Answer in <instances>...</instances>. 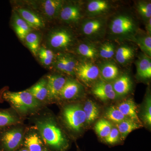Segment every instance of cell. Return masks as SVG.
I'll list each match as a JSON object with an SVG mask.
<instances>
[{
  "label": "cell",
  "mask_w": 151,
  "mask_h": 151,
  "mask_svg": "<svg viewBox=\"0 0 151 151\" xmlns=\"http://www.w3.org/2000/svg\"><path fill=\"white\" fill-rule=\"evenodd\" d=\"M146 30H147V34L151 35V18L146 23Z\"/></svg>",
  "instance_id": "cell-37"
},
{
  "label": "cell",
  "mask_w": 151,
  "mask_h": 151,
  "mask_svg": "<svg viewBox=\"0 0 151 151\" xmlns=\"http://www.w3.org/2000/svg\"><path fill=\"white\" fill-rule=\"evenodd\" d=\"M42 151H47V150L46 149L44 148L43 149V150H42Z\"/></svg>",
  "instance_id": "cell-39"
},
{
  "label": "cell",
  "mask_w": 151,
  "mask_h": 151,
  "mask_svg": "<svg viewBox=\"0 0 151 151\" xmlns=\"http://www.w3.org/2000/svg\"><path fill=\"white\" fill-rule=\"evenodd\" d=\"M37 55L42 65L48 67L53 65L56 54L48 47L42 46L39 49Z\"/></svg>",
  "instance_id": "cell-29"
},
{
  "label": "cell",
  "mask_w": 151,
  "mask_h": 151,
  "mask_svg": "<svg viewBox=\"0 0 151 151\" xmlns=\"http://www.w3.org/2000/svg\"><path fill=\"white\" fill-rule=\"evenodd\" d=\"M35 125L42 141L50 148L56 151L68 148V140L53 118L47 116L38 119Z\"/></svg>",
  "instance_id": "cell-1"
},
{
  "label": "cell",
  "mask_w": 151,
  "mask_h": 151,
  "mask_svg": "<svg viewBox=\"0 0 151 151\" xmlns=\"http://www.w3.org/2000/svg\"><path fill=\"white\" fill-rule=\"evenodd\" d=\"M65 1L62 0H45L42 1L40 8L47 19L50 20L58 17L60 12Z\"/></svg>",
  "instance_id": "cell-16"
},
{
  "label": "cell",
  "mask_w": 151,
  "mask_h": 151,
  "mask_svg": "<svg viewBox=\"0 0 151 151\" xmlns=\"http://www.w3.org/2000/svg\"><path fill=\"white\" fill-rule=\"evenodd\" d=\"M83 109L86 116V124L89 125L91 124L99 117L100 114L99 108L92 100H86Z\"/></svg>",
  "instance_id": "cell-25"
},
{
  "label": "cell",
  "mask_w": 151,
  "mask_h": 151,
  "mask_svg": "<svg viewBox=\"0 0 151 151\" xmlns=\"http://www.w3.org/2000/svg\"><path fill=\"white\" fill-rule=\"evenodd\" d=\"M135 55V48L128 44H123L116 49L115 58L117 62L122 65L129 64Z\"/></svg>",
  "instance_id": "cell-18"
},
{
  "label": "cell",
  "mask_w": 151,
  "mask_h": 151,
  "mask_svg": "<svg viewBox=\"0 0 151 151\" xmlns=\"http://www.w3.org/2000/svg\"><path fill=\"white\" fill-rule=\"evenodd\" d=\"M63 118L68 128L73 132H80L86 123L83 108L78 104L67 105L62 112Z\"/></svg>",
  "instance_id": "cell-6"
},
{
  "label": "cell",
  "mask_w": 151,
  "mask_h": 151,
  "mask_svg": "<svg viewBox=\"0 0 151 151\" xmlns=\"http://www.w3.org/2000/svg\"><path fill=\"white\" fill-rule=\"evenodd\" d=\"M48 100H54L59 97L67 78L61 74H51L47 76Z\"/></svg>",
  "instance_id": "cell-10"
},
{
  "label": "cell",
  "mask_w": 151,
  "mask_h": 151,
  "mask_svg": "<svg viewBox=\"0 0 151 151\" xmlns=\"http://www.w3.org/2000/svg\"><path fill=\"white\" fill-rule=\"evenodd\" d=\"M83 91V86L77 80L67 78L58 98L65 100H73L78 97Z\"/></svg>",
  "instance_id": "cell-11"
},
{
  "label": "cell",
  "mask_w": 151,
  "mask_h": 151,
  "mask_svg": "<svg viewBox=\"0 0 151 151\" xmlns=\"http://www.w3.org/2000/svg\"><path fill=\"white\" fill-rule=\"evenodd\" d=\"M19 122V119L14 113L6 111H0V129Z\"/></svg>",
  "instance_id": "cell-32"
},
{
  "label": "cell",
  "mask_w": 151,
  "mask_h": 151,
  "mask_svg": "<svg viewBox=\"0 0 151 151\" xmlns=\"http://www.w3.org/2000/svg\"><path fill=\"white\" fill-rule=\"evenodd\" d=\"M92 93L102 101L113 100L117 95L113 90L112 84L101 79L97 80L93 85Z\"/></svg>",
  "instance_id": "cell-12"
},
{
  "label": "cell",
  "mask_w": 151,
  "mask_h": 151,
  "mask_svg": "<svg viewBox=\"0 0 151 151\" xmlns=\"http://www.w3.org/2000/svg\"><path fill=\"white\" fill-rule=\"evenodd\" d=\"M136 7L138 13L146 23L151 18V2L139 1L137 3Z\"/></svg>",
  "instance_id": "cell-33"
},
{
  "label": "cell",
  "mask_w": 151,
  "mask_h": 151,
  "mask_svg": "<svg viewBox=\"0 0 151 151\" xmlns=\"http://www.w3.org/2000/svg\"><path fill=\"white\" fill-rule=\"evenodd\" d=\"M105 116L106 119L117 124L128 119L117 107L114 106H111L108 108L105 112Z\"/></svg>",
  "instance_id": "cell-34"
},
{
  "label": "cell",
  "mask_w": 151,
  "mask_h": 151,
  "mask_svg": "<svg viewBox=\"0 0 151 151\" xmlns=\"http://www.w3.org/2000/svg\"><path fill=\"white\" fill-rule=\"evenodd\" d=\"M23 131L20 128H16L5 132L1 141L4 148L7 151L14 150L19 146L23 139Z\"/></svg>",
  "instance_id": "cell-9"
},
{
  "label": "cell",
  "mask_w": 151,
  "mask_h": 151,
  "mask_svg": "<svg viewBox=\"0 0 151 151\" xmlns=\"http://www.w3.org/2000/svg\"><path fill=\"white\" fill-rule=\"evenodd\" d=\"M17 11L19 15L32 29H38L44 27L43 19L35 12L23 8H19L17 9Z\"/></svg>",
  "instance_id": "cell-17"
},
{
  "label": "cell",
  "mask_w": 151,
  "mask_h": 151,
  "mask_svg": "<svg viewBox=\"0 0 151 151\" xmlns=\"http://www.w3.org/2000/svg\"><path fill=\"white\" fill-rule=\"evenodd\" d=\"M113 128L111 122L104 119L99 120L94 126V129L97 134L103 139L109 135Z\"/></svg>",
  "instance_id": "cell-31"
},
{
  "label": "cell",
  "mask_w": 151,
  "mask_h": 151,
  "mask_svg": "<svg viewBox=\"0 0 151 151\" xmlns=\"http://www.w3.org/2000/svg\"><path fill=\"white\" fill-rule=\"evenodd\" d=\"M76 52L83 58V60L94 62L99 57L98 46L94 42L84 41L77 44Z\"/></svg>",
  "instance_id": "cell-14"
},
{
  "label": "cell",
  "mask_w": 151,
  "mask_h": 151,
  "mask_svg": "<svg viewBox=\"0 0 151 151\" xmlns=\"http://www.w3.org/2000/svg\"><path fill=\"white\" fill-rule=\"evenodd\" d=\"M82 16V9L80 4L75 2H65L58 17L65 23L75 24L81 20Z\"/></svg>",
  "instance_id": "cell-8"
},
{
  "label": "cell",
  "mask_w": 151,
  "mask_h": 151,
  "mask_svg": "<svg viewBox=\"0 0 151 151\" xmlns=\"http://www.w3.org/2000/svg\"><path fill=\"white\" fill-rule=\"evenodd\" d=\"M12 25L18 37L22 41H24L26 36L32 31L16 12H14L13 14Z\"/></svg>",
  "instance_id": "cell-20"
},
{
  "label": "cell",
  "mask_w": 151,
  "mask_h": 151,
  "mask_svg": "<svg viewBox=\"0 0 151 151\" xmlns=\"http://www.w3.org/2000/svg\"><path fill=\"white\" fill-rule=\"evenodd\" d=\"M143 120L146 124L150 127L151 125V99L150 95L148 94L143 115Z\"/></svg>",
  "instance_id": "cell-36"
},
{
  "label": "cell",
  "mask_w": 151,
  "mask_h": 151,
  "mask_svg": "<svg viewBox=\"0 0 151 151\" xmlns=\"http://www.w3.org/2000/svg\"><path fill=\"white\" fill-rule=\"evenodd\" d=\"M113 90L117 96L127 95L132 89V82L131 78L127 74H123L119 76L113 81Z\"/></svg>",
  "instance_id": "cell-21"
},
{
  "label": "cell",
  "mask_w": 151,
  "mask_h": 151,
  "mask_svg": "<svg viewBox=\"0 0 151 151\" xmlns=\"http://www.w3.org/2000/svg\"><path fill=\"white\" fill-rule=\"evenodd\" d=\"M141 127V124L129 119L117 124V128L120 133L121 140H124L131 132L139 129Z\"/></svg>",
  "instance_id": "cell-26"
},
{
  "label": "cell",
  "mask_w": 151,
  "mask_h": 151,
  "mask_svg": "<svg viewBox=\"0 0 151 151\" xmlns=\"http://www.w3.org/2000/svg\"><path fill=\"white\" fill-rule=\"evenodd\" d=\"M117 108L128 119L141 125L140 120L138 116L137 106L132 99H127L122 101Z\"/></svg>",
  "instance_id": "cell-22"
},
{
  "label": "cell",
  "mask_w": 151,
  "mask_h": 151,
  "mask_svg": "<svg viewBox=\"0 0 151 151\" xmlns=\"http://www.w3.org/2000/svg\"><path fill=\"white\" fill-rule=\"evenodd\" d=\"M24 145L29 151H42L43 150V141L39 133L32 132L25 138Z\"/></svg>",
  "instance_id": "cell-24"
},
{
  "label": "cell",
  "mask_w": 151,
  "mask_h": 151,
  "mask_svg": "<svg viewBox=\"0 0 151 151\" xmlns=\"http://www.w3.org/2000/svg\"></svg>",
  "instance_id": "cell-40"
},
{
  "label": "cell",
  "mask_w": 151,
  "mask_h": 151,
  "mask_svg": "<svg viewBox=\"0 0 151 151\" xmlns=\"http://www.w3.org/2000/svg\"><path fill=\"white\" fill-rule=\"evenodd\" d=\"M41 37L40 34L32 31L26 36L24 40L27 46L30 51L37 56L40 47Z\"/></svg>",
  "instance_id": "cell-30"
},
{
  "label": "cell",
  "mask_w": 151,
  "mask_h": 151,
  "mask_svg": "<svg viewBox=\"0 0 151 151\" xmlns=\"http://www.w3.org/2000/svg\"><path fill=\"white\" fill-rule=\"evenodd\" d=\"M2 96L4 100L23 115L35 112L41 106L40 102L27 90L18 92L6 91L3 92Z\"/></svg>",
  "instance_id": "cell-3"
},
{
  "label": "cell",
  "mask_w": 151,
  "mask_h": 151,
  "mask_svg": "<svg viewBox=\"0 0 151 151\" xmlns=\"http://www.w3.org/2000/svg\"><path fill=\"white\" fill-rule=\"evenodd\" d=\"M76 42L73 33L66 28H58L51 31L47 38L49 48L58 52L68 51L76 45Z\"/></svg>",
  "instance_id": "cell-4"
},
{
  "label": "cell",
  "mask_w": 151,
  "mask_h": 151,
  "mask_svg": "<svg viewBox=\"0 0 151 151\" xmlns=\"http://www.w3.org/2000/svg\"><path fill=\"white\" fill-rule=\"evenodd\" d=\"M107 22L102 17L89 18L81 24V32L89 41L94 42L103 39L106 34Z\"/></svg>",
  "instance_id": "cell-5"
},
{
  "label": "cell",
  "mask_w": 151,
  "mask_h": 151,
  "mask_svg": "<svg viewBox=\"0 0 151 151\" xmlns=\"http://www.w3.org/2000/svg\"><path fill=\"white\" fill-rule=\"evenodd\" d=\"M137 75L143 79H150L151 77V58L142 52L136 60Z\"/></svg>",
  "instance_id": "cell-19"
},
{
  "label": "cell",
  "mask_w": 151,
  "mask_h": 151,
  "mask_svg": "<svg viewBox=\"0 0 151 151\" xmlns=\"http://www.w3.org/2000/svg\"><path fill=\"white\" fill-rule=\"evenodd\" d=\"M27 90L40 102L48 99V89L46 78H41Z\"/></svg>",
  "instance_id": "cell-23"
},
{
  "label": "cell",
  "mask_w": 151,
  "mask_h": 151,
  "mask_svg": "<svg viewBox=\"0 0 151 151\" xmlns=\"http://www.w3.org/2000/svg\"><path fill=\"white\" fill-rule=\"evenodd\" d=\"M75 76L86 85L97 81L100 76V70L97 64L91 61H78L75 69Z\"/></svg>",
  "instance_id": "cell-7"
},
{
  "label": "cell",
  "mask_w": 151,
  "mask_h": 151,
  "mask_svg": "<svg viewBox=\"0 0 151 151\" xmlns=\"http://www.w3.org/2000/svg\"><path fill=\"white\" fill-rule=\"evenodd\" d=\"M100 70V76L104 81L109 82L114 81L119 77L120 70L113 60H104L97 64Z\"/></svg>",
  "instance_id": "cell-13"
},
{
  "label": "cell",
  "mask_w": 151,
  "mask_h": 151,
  "mask_svg": "<svg viewBox=\"0 0 151 151\" xmlns=\"http://www.w3.org/2000/svg\"><path fill=\"white\" fill-rule=\"evenodd\" d=\"M109 34L113 40L132 41L138 34L137 22L131 15L126 13L114 16L107 24Z\"/></svg>",
  "instance_id": "cell-2"
},
{
  "label": "cell",
  "mask_w": 151,
  "mask_h": 151,
  "mask_svg": "<svg viewBox=\"0 0 151 151\" xmlns=\"http://www.w3.org/2000/svg\"><path fill=\"white\" fill-rule=\"evenodd\" d=\"M111 4L105 0H92L87 3L86 12L89 18L99 17L109 12Z\"/></svg>",
  "instance_id": "cell-15"
},
{
  "label": "cell",
  "mask_w": 151,
  "mask_h": 151,
  "mask_svg": "<svg viewBox=\"0 0 151 151\" xmlns=\"http://www.w3.org/2000/svg\"><path fill=\"white\" fill-rule=\"evenodd\" d=\"M105 143L109 145H116L121 141V136L117 128H113L109 135L104 139Z\"/></svg>",
  "instance_id": "cell-35"
},
{
  "label": "cell",
  "mask_w": 151,
  "mask_h": 151,
  "mask_svg": "<svg viewBox=\"0 0 151 151\" xmlns=\"http://www.w3.org/2000/svg\"><path fill=\"white\" fill-rule=\"evenodd\" d=\"M116 49V45L114 42L105 41L98 47L99 57L104 60H111L115 56Z\"/></svg>",
  "instance_id": "cell-27"
},
{
  "label": "cell",
  "mask_w": 151,
  "mask_h": 151,
  "mask_svg": "<svg viewBox=\"0 0 151 151\" xmlns=\"http://www.w3.org/2000/svg\"><path fill=\"white\" fill-rule=\"evenodd\" d=\"M132 41L135 42L139 46L143 53L151 58V36L146 35H139L137 34Z\"/></svg>",
  "instance_id": "cell-28"
},
{
  "label": "cell",
  "mask_w": 151,
  "mask_h": 151,
  "mask_svg": "<svg viewBox=\"0 0 151 151\" xmlns=\"http://www.w3.org/2000/svg\"><path fill=\"white\" fill-rule=\"evenodd\" d=\"M19 151H29L27 149H26L25 148V149H22V150H20Z\"/></svg>",
  "instance_id": "cell-38"
}]
</instances>
